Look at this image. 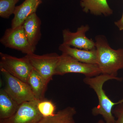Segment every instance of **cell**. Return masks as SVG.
Masks as SVG:
<instances>
[{
	"instance_id": "ffe728a7",
	"label": "cell",
	"mask_w": 123,
	"mask_h": 123,
	"mask_svg": "<svg viewBox=\"0 0 123 123\" xmlns=\"http://www.w3.org/2000/svg\"><path fill=\"white\" fill-rule=\"evenodd\" d=\"M114 23L115 25L117 27L119 30L120 31L123 30V12L121 18L118 21L115 22Z\"/></svg>"
},
{
	"instance_id": "3957f363",
	"label": "cell",
	"mask_w": 123,
	"mask_h": 123,
	"mask_svg": "<svg viewBox=\"0 0 123 123\" xmlns=\"http://www.w3.org/2000/svg\"><path fill=\"white\" fill-rule=\"evenodd\" d=\"M69 73L80 74L85 77H92L101 74L97 64L82 63L68 55L62 54L55 70V75H63Z\"/></svg>"
},
{
	"instance_id": "277c9868",
	"label": "cell",
	"mask_w": 123,
	"mask_h": 123,
	"mask_svg": "<svg viewBox=\"0 0 123 123\" xmlns=\"http://www.w3.org/2000/svg\"><path fill=\"white\" fill-rule=\"evenodd\" d=\"M0 70L5 80V90L18 104L36 100L26 82L12 76L3 68H0Z\"/></svg>"
},
{
	"instance_id": "9c48e42d",
	"label": "cell",
	"mask_w": 123,
	"mask_h": 123,
	"mask_svg": "<svg viewBox=\"0 0 123 123\" xmlns=\"http://www.w3.org/2000/svg\"><path fill=\"white\" fill-rule=\"evenodd\" d=\"M89 30L88 25L81 26L75 32H72L68 29H64L62 31L63 43L79 49L88 50L95 49V41L86 36V33Z\"/></svg>"
},
{
	"instance_id": "5b68a950",
	"label": "cell",
	"mask_w": 123,
	"mask_h": 123,
	"mask_svg": "<svg viewBox=\"0 0 123 123\" xmlns=\"http://www.w3.org/2000/svg\"><path fill=\"white\" fill-rule=\"evenodd\" d=\"M0 68L14 77L27 82L33 68L25 56L22 58H18L0 52Z\"/></svg>"
},
{
	"instance_id": "30bf717a",
	"label": "cell",
	"mask_w": 123,
	"mask_h": 123,
	"mask_svg": "<svg viewBox=\"0 0 123 123\" xmlns=\"http://www.w3.org/2000/svg\"><path fill=\"white\" fill-rule=\"evenodd\" d=\"M42 2L41 0H25L21 4L16 7L11 28L15 29L22 25L29 16L36 13Z\"/></svg>"
},
{
	"instance_id": "6da1fadb",
	"label": "cell",
	"mask_w": 123,
	"mask_h": 123,
	"mask_svg": "<svg viewBox=\"0 0 123 123\" xmlns=\"http://www.w3.org/2000/svg\"><path fill=\"white\" fill-rule=\"evenodd\" d=\"M111 80L121 81L123 78L101 74L92 77H85L83 79L84 83L95 92L98 99V105L91 110L92 115L95 116H101L106 123H115L116 119L112 114V109L116 105L123 103V98L117 102H113L108 97L104 90V84L108 81Z\"/></svg>"
},
{
	"instance_id": "ba28073f",
	"label": "cell",
	"mask_w": 123,
	"mask_h": 123,
	"mask_svg": "<svg viewBox=\"0 0 123 123\" xmlns=\"http://www.w3.org/2000/svg\"><path fill=\"white\" fill-rule=\"evenodd\" d=\"M39 101L22 104L14 114L8 118L0 119V123H38L43 118L37 108Z\"/></svg>"
},
{
	"instance_id": "5bb4252c",
	"label": "cell",
	"mask_w": 123,
	"mask_h": 123,
	"mask_svg": "<svg viewBox=\"0 0 123 123\" xmlns=\"http://www.w3.org/2000/svg\"><path fill=\"white\" fill-rule=\"evenodd\" d=\"M26 83L30 87L36 99L38 100L45 99L44 94L49 83L33 68Z\"/></svg>"
},
{
	"instance_id": "e0dca14e",
	"label": "cell",
	"mask_w": 123,
	"mask_h": 123,
	"mask_svg": "<svg viewBox=\"0 0 123 123\" xmlns=\"http://www.w3.org/2000/svg\"><path fill=\"white\" fill-rule=\"evenodd\" d=\"M37 108L43 118L53 116L55 114L56 106L50 100L45 99L39 100L37 104Z\"/></svg>"
},
{
	"instance_id": "8992f818",
	"label": "cell",
	"mask_w": 123,
	"mask_h": 123,
	"mask_svg": "<svg viewBox=\"0 0 123 123\" xmlns=\"http://www.w3.org/2000/svg\"><path fill=\"white\" fill-rule=\"evenodd\" d=\"M33 68L49 83L55 75L60 55L55 53L38 55L34 53L26 55Z\"/></svg>"
},
{
	"instance_id": "ac0fdd59",
	"label": "cell",
	"mask_w": 123,
	"mask_h": 123,
	"mask_svg": "<svg viewBox=\"0 0 123 123\" xmlns=\"http://www.w3.org/2000/svg\"><path fill=\"white\" fill-rule=\"evenodd\" d=\"M19 0H0V16L8 18L14 13L15 5Z\"/></svg>"
},
{
	"instance_id": "9a60e30c",
	"label": "cell",
	"mask_w": 123,
	"mask_h": 123,
	"mask_svg": "<svg viewBox=\"0 0 123 123\" xmlns=\"http://www.w3.org/2000/svg\"><path fill=\"white\" fill-rule=\"evenodd\" d=\"M20 105L7 93L4 89L0 90V119L9 118L17 111Z\"/></svg>"
},
{
	"instance_id": "7a4b0ae2",
	"label": "cell",
	"mask_w": 123,
	"mask_h": 123,
	"mask_svg": "<svg viewBox=\"0 0 123 123\" xmlns=\"http://www.w3.org/2000/svg\"><path fill=\"white\" fill-rule=\"evenodd\" d=\"M95 42L97 65L101 74L118 77L119 70L123 69V48H112L103 35H97Z\"/></svg>"
},
{
	"instance_id": "d6986e66",
	"label": "cell",
	"mask_w": 123,
	"mask_h": 123,
	"mask_svg": "<svg viewBox=\"0 0 123 123\" xmlns=\"http://www.w3.org/2000/svg\"><path fill=\"white\" fill-rule=\"evenodd\" d=\"M112 113L117 119L115 123H123V103L115 106Z\"/></svg>"
},
{
	"instance_id": "8fae6325",
	"label": "cell",
	"mask_w": 123,
	"mask_h": 123,
	"mask_svg": "<svg viewBox=\"0 0 123 123\" xmlns=\"http://www.w3.org/2000/svg\"><path fill=\"white\" fill-rule=\"evenodd\" d=\"M59 49L62 54L68 55L82 63L97 65L96 49L88 50L74 48L63 43L59 46Z\"/></svg>"
},
{
	"instance_id": "2e32d148",
	"label": "cell",
	"mask_w": 123,
	"mask_h": 123,
	"mask_svg": "<svg viewBox=\"0 0 123 123\" xmlns=\"http://www.w3.org/2000/svg\"><path fill=\"white\" fill-rule=\"evenodd\" d=\"M76 113L75 107H67L59 111L54 116L43 118L38 123H75L74 117Z\"/></svg>"
},
{
	"instance_id": "7c38bea8",
	"label": "cell",
	"mask_w": 123,
	"mask_h": 123,
	"mask_svg": "<svg viewBox=\"0 0 123 123\" xmlns=\"http://www.w3.org/2000/svg\"><path fill=\"white\" fill-rule=\"evenodd\" d=\"M22 25L30 44L36 47L41 36L40 19L35 13L29 16Z\"/></svg>"
},
{
	"instance_id": "4fadbf2b",
	"label": "cell",
	"mask_w": 123,
	"mask_h": 123,
	"mask_svg": "<svg viewBox=\"0 0 123 123\" xmlns=\"http://www.w3.org/2000/svg\"><path fill=\"white\" fill-rule=\"evenodd\" d=\"M80 5L86 13L94 15L109 16L112 15L113 10L110 7L107 0H80Z\"/></svg>"
},
{
	"instance_id": "44dd1931",
	"label": "cell",
	"mask_w": 123,
	"mask_h": 123,
	"mask_svg": "<svg viewBox=\"0 0 123 123\" xmlns=\"http://www.w3.org/2000/svg\"><path fill=\"white\" fill-rule=\"evenodd\" d=\"M95 123H106L103 120L100 119Z\"/></svg>"
},
{
	"instance_id": "52a82bcc",
	"label": "cell",
	"mask_w": 123,
	"mask_h": 123,
	"mask_svg": "<svg viewBox=\"0 0 123 123\" xmlns=\"http://www.w3.org/2000/svg\"><path fill=\"white\" fill-rule=\"evenodd\" d=\"M0 41L5 47L20 51L26 55L34 53L36 50V47L29 43L22 25L6 30Z\"/></svg>"
}]
</instances>
